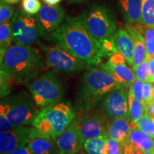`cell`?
I'll return each instance as SVG.
<instances>
[{
  "instance_id": "1",
  "label": "cell",
  "mask_w": 154,
  "mask_h": 154,
  "mask_svg": "<svg viewBox=\"0 0 154 154\" xmlns=\"http://www.w3.org/2000/svg\"><path fill=\"white\" fill-rule=\"evenodd\" d=\"M51 38L56 44L85 62L90 68L99 66L104 58L101 42L88 29L82 15L66 17Z\"/></svg>"
},
{
  "instance_id": "2",
  "label": "cell",
  "mask_w": 154,
  "mask_h": 154,
  "mask_svg": "<svg viewBox=\"0 0 154 154\" xmlns=\"http://www.w3.org/2000/svg\"><path fill=\"white\" fill-rule=\"evenodd\" d=\"M0 61V70L24 84L35 79L44 67L43 57L36 48L15 43L1 55Z\"/></svg>"
},
{
  "instance_id": "3",
  "label": "cell",
  "mask_w": 154,
  "mask_h": 154,
  "mask_svg": "<svg viewBox=\"0 0 154 154\" xmlns=\"http://www.w3.org/2000/svg\"><path fill=\"white\" fill-rule=\"evenodd\" d=\"M121 88H124L111 74L101 68L91 67L82 79L76 99L77 109L82 112L95 110L101 107L108 94Z\"/></svg>"
},
{
  "instance_id": "4",
  "label": "cell",
  "mask_w": 154,
  "mask_h": 154,
  "mask_svg": "<svg viewBox=\"0 0 154 154\" xmlns=\"http://www.w3.org/2000/svg\"><path fill=\"white\" fill-rule=\"evenodd\" d=\"M75 119V113L70 103L60 101L41 109L32 126L46 136L57 140Z\"/></svg>"
},
{
  "instance_id": "5",
  "label": "cell",
  "mask_w": 154,
  "mask_h": 154,
  "mask_svg": "<svg viewBox=\"0 0 154 154\" xmlns=\"http://www.w3.org/2000/svg\"><path fill=\"white\" fill-rule=\"evenodd\" d=\"M38 109L33 97L26 91L6 96L0 104V113L14 127L32 125L40 111Z\"/></svg>"
},
{
  "instance_id": "6",
  "label": "cell",
  "mask_w": 154,
  "mask_h": 154,
  "mask_svg": "<svg viewBox=\"0 0 154 154\" xmlns=\"http://www.w3.org/2000/svg\"><path fill=\"white\" fill-rule=\"evenodd\" d=\"M38 109H46L59 103L65 90L61 81L53 71L45 72L26 84Z\"/></svg>"
},
{
  "instance_id": "7",
  "label": "cell",
  "mask_w": 154,
  "mask_h": 154,
  "mask_svg": "<svg viewBox=\"0 0 154 154\" xmlns=\"http://www.w3.org/2000/svg\"><path fill=\"white\" fill-rule=\"evenodd\" d=\"M88 29L100 42L114 38L118 27L110 9L106 6L93 5L82 14Z\"/></svg>"
},
{
  "instance_id": "8",
  "label": "cell",
  "mask_w": 154,
  "mask_h": 154,
  "mask_svg": "<svg viewBox=\"0 0 154 154\" xmlns=\"http://www.w3.org/2000/svg\"><path fill=\"white\" fill-rule=\"evenodd\" d=\"M14 42L22 45L31 46L38 44L42 38H45L47 33L37 18L24 11H18L11 19Z\"/></svg>"
},
{
  "instance_id": "9",
  "label": "cell",
  "mask_w": 154,
  "mask_h": 154,
  "mask_svg": "<svg viewBox=\"0 0 154 154\" xmlns=\"http://www.w3.org/2000/svg\"><path fill=\"white\" fill-rule=\"evenodd\" d=\"M46 55L48 66L59 72L71 74L89 67L85 62L71 54L57 44H38Z\"/></svg>"
},
{
  "instance_id": "10",
  "label": "cell",
  "mask_w": 154,
  "mask_h": 154,
  "mask_svg": "<svg viewBox=\"0 0 154 154\" xmlns=\"http://www.w3.org/2000/svg\"><path fill=\"white\" fill-rule=\"evenodd\" d=\"M75 119L85 140L99 136H107V127L111 120L103 113L98 111H85Z\"/></svg>"
},
{
  "instance_id": "11",
  "label": "cell",
  "mask_w": 154,
  "mask_h": 154,
  "mask_svg": "<svg viewBox=\"0 0 154 154\" xmlns=\"http://www.w3.org/2000/svg\"><path fill=\"white\" fill-rule=\"evenodd\" d=\"M101 108L110 120L121 118L129 119L128 94L124 88L114 90L106 96Z\"/></svg>"
},
{
  "instance_id": "12",
  "label": "cell",
  "mask_w": 154,
  "mask_h": 154,
  "mask_svg": "<svg viewBox=\"0 0 154 154\" xmlns=\"http://www.w3.org/2000/svg\"><path fill=\"white\" fill-rule=\"evenodd\" d=\"M126 59L119 51L113 54L106 63L101 65V68L111 74L125 89L130 88L136 80L133 69L126 65Z\"/></svg>"
},
{
  "instance_id": "13",
  "label": "cell",
  "mask_w": 154,
  "mask_h": 154,
  "mask_svg": "<svg viewBox=\"0 0 154 154\" xmlns=\"http://www.w3.org/2000/svg\"><path fill=\"white\" fill-rule=\"evenodd\" d=\"M33 126H20L1 132L0 154H9L15 150L27 146Z\"/></svg>"
},
{
  "instance_id": "14",
  "label": "cell",
  "mask_w": 154,
  "mask_h": 154,
  "mask_svg": "<svg viewBox=\"0 0 154 154\" xmlns=\"http://www.w3.org/2000/svg\"><path fill=\"white\" fill-rule=\"evenodd\" d=\"M85 139L74 120L56 140L58 154H76L84 144Z\"/></svg>"
},
{
  "instance_id": "15",
  "label": "cell",
  "mask_w": 154,
  "mask_h": 154,
  "mask_svg": "<svg viewBox=\"0 0 154 154\" xmlns=\"http://www.w3.org/2000/svg\"><path fill=\"white\" fill-rule=\"evenodd\" d=\"M47 34H52L65 20V10L59 5H44L36 15Z\"/></svg>"
},
{
  "instance_id": "16",
  "label": "cell",
  "mask_w": 154,
  "mask_h": 154,
  "mask_svg": "<svg viewBox=\"0 0 154 154\" xmlns=\"http://www.w3.org/2000/svg\"><path fill=\"white\" fill-rule=\"evenodd\" d=\"M26 146L35 154H58L56 140L34 127Z\"/></svg>"
},
{
  "instance_id": "17",
  "label": "cell",
  "mask_w": 154,
  "mask_h": 154,
  "mask_svg": "<svg viewBox=\"0 0 154 154\" xmlns=\"http://www.w3.org/2000/svg\"><path fill=\"white\" fill-rule=\"evenodd\" d=\"M114 39L118 51L122 54L126 62L133 66L135 47L131 36L125 28H119L115 34Z\"/></svg>"
},
{
  "instance_id": "18",
  "label": "cell",
  "mask_w": 154,
  "mask_h": 154,
  "mask_svg": "<svg viewBox=\"0 0 154 154\" xmlns=\"http://www.w3.org/2000/svg\"><path fill=\"white\" fill-rule=\"evenodd\" d=\"M117 5L127 22L142 24V0H117Z\"/></svg>"
},
{
  "instance_id": "19",
  "label": "cell",
  "mask_w": 154,
  "mask_h": 154,
  "mask_svg": "<svg viewBox=\"0 0 154 154\" xmlns=\"http://www.w3.org/2000/svg\"><path fill=\"white\" fill-rule=\"evenodd\" d=\"M125 29L128 31L134 40L135 51L132 69L135 73L137 67L144 60H146V48L145 40H144L143 35L138 32V30L135 27L134 24H131V23H127L125 24Z\"/></svg>"
},
{
  "instance_id": "20",
  "label": "cell",
  "mask_w": 154,
  "mask_h": 154,
  "mask_svg": "<svg viewBox=\"0 0 154 154\" xmlns=\"http://www.w3.org/2000/svg\"><path fill=\"white\" fill-rule=\"evenodd\" d=\"M131 124L128 119L121 118L111 120L107 127V136L121 143H125L130 134Z\"/></svg>"
},
{
  "instance_id": "21",
  "label": "cell",
  "mask_w": 154,
  "mask_h": 154,
  "mask_svg": "<svg viewBox=\"0 0 154 154\" xmlns=\"http://www.w3.org/2000/svg\"><path fill=\"white\" fill-rule=\"evenodd\" d=\"M125 142H128L143 152L154 151L153 138L137 128L136 125H131L130 134Z\"/></svg>"
},
{
  "instance_id": "22",
  "label": "cell",
  "mask_w": 154,
  "mask_h": 154,
  "mask_svg": "<svg viewBox=\"0 0 154 154\" xmlns=\"http://www.w3.org/2000/svg\"><path fill=\"white\" fill-rule=\"evenodd\" d=\"M128 106L131 124L136 125L145 113V109L142 101L135 97L131 88L128 91Z\"/></svg>"
},
{
  "instance_id": "23",
  "label": "cell",
  "mask_w": 154,
  "mask_h": 154,
  "mask_svg": "<svg viewBox=\"0 0 154 154\" xmlns=\"http://www.w3.org/2000/svg\"><path fill=\"white\" fill-rule=\"evenodd\" d=\"M108 136H99L85 140L84 147L88 154H108Z\"/></svg>"
},
{
  "instance_id": "24",
  "label": "cell",
  "mask_w": 154,
  "mask_h": 154,
  "mask_svg": "<svg viewBox=\"0 0 154 154\" xmlns=\"http://www.w3.org/2000/svg\"><path fill=\"white\" fill-rule=\"evenodd\" d=\"M134 25L143 36L146 48V60L149 61L154 57V29L142 24Z\"/></svg>"
},
{
  "instance_id": "25",
  "label": "cell",
  "mask_w": 154,
  "mask_h": 154,
  "mask_svg": "<svg viewBox=\"0 0 154 154\" xmlns=\"http://www.w3.org/2000/svg\"><path fill=\"white\" fill-rule=\"evenodd\" d=\"M14 42L11 20L0 24V53L3 55Z\"/></svg>"
},
{
  "instance_id": "26",
  "label": "cell",
  "mask_w": 154,
  "mask_h": 154,
  "mask_svg": "<svg viewBox=\"0 0 154 154\" xmlns=\"http://www.w3.org/2000/svg\"><path fill=\"white\" fill-rule=\"evenodd\" d=\"M142 24L154 29V0H142Z\"/></svg>"
},
{
  "instance_id": "27",
  "label": "cell",
  "mask_w": 154,
  "mask_h": 154,
  "mask_svg": "<svg viewBox=\"0 0 154 154\" xmlns=\"http://www.w3.org/2000/svg\"><path fill=\"white\" fill-rule=\"evenodd\" d=\"M137 128L152 138H154V118L145 113L136 124Z\"/></svg>"
},
{
  "instance_id": "28",
  "label": "cell",
  "mask_w": 154,
  "mask_h": 154,
  "mask_svg": "<svg viewBox=\"0 0 154 154\" xmlns=\"http://www.w3.org/2000/svg\"><path fill=\"white\" fill-rule=\"evenodd\" d=\"M15 14L14 9L9 4L1 1L0 3V23L2 24L12 19Z\"/></svg>"
},
{
  "instance_id": "29",
  "label": "cell",
  "mask_w": 154,
  "mask_h": 154,
  "mask_svg": "<svg viewBox=\"0 0 154 154\" xmlns=\"http://www.w3.org/2000/svg\"><path fill=\"white\" fill-rule=\"evenodd\" d=\"M23 10L29 14H36L42 8V4L39 0H22Z\"/></svg>"
},
{
  "instance_id": "30",
  "label": "cell",
  "mask_w": 154,
  "mask_h": 154,
  "mask_svg": "<svg viewBox=\"0 0 154 154\" xmlns=\"http://www.w3.org/2000/svg\"><path fill=\"white\" fill-rule=\"evenodd\" d=\"M136 79L140 80L143 82H148L149 76V61L144 60L137 67L136 72Z\"/></svg>"
},
{
  "instance_id": "31",
  "label": "cell",
  "mask_w": 154,
  "mask_h": 154,
  "mask_svg": "<svg viewBox=\"0 0 154 154\" xmlns=\"http://www.w3.org/2000/svg\"><path fill=\"white\" fill-rule=\"evenodd\" d=\"M153 88L151 83L149 82H144L143 88V105L144 109L153 102Z\"/></svg>"
},
{
  "instance_id": "32",
  "label": "cell",
  "mask_w": 154,
  "mask_h": 154,
  "mask_svg": "<svg viewBox=\"0 0 154 154\" xmlns=\"http://www.w3.org/2000/svg\"><path fill=\"white\" fill-rule=\"evenodd\" d=\"M102 48L103 50V54H104V58L111 57L113 54L118 51L114 38H110V39L105 40V41L101 42Z\"/></svg>"
},
{
  "instance_id": "33",
  "label": "cell",
  "mask_w": 154,
  "mask_h": 154,
  "mask_svg": "<svg viewBox=\"0 0 154 154\" xmlns=\"http://www.w3.org/2000/svg\"><path fill=\"white\" fill-rule=\"evenodd\" d=\"M123 143L113 138H108V154H123Z\"/></svg>"
},
{
  "instance_id": "34",
  "label": "cell",
  "mask_w": 154,
  "mask_h": 154,
  "mask_svg": "<svg viewBox=\"0 0 154 154\" xmlns=\"http://www.w3.org/2000/svg\"><path fill=\"white\" fill-rule=\"evenodd\" d=\"M144 82L140 80L136 79L135 81L132 86H131L133 94L136 99L143 101V88Z\"/></svg>"
},
{
  "instance_id": "35",
  "label": "cell",
  "mask_w": 154,
  "mask_h": 154,
  "mask_svg": "<svg viewBox=\"0 0 154 154\" xmlns=\"http://www.w3.org/2000/svg\"><path fill=\"white\" fill-rule=\"evenodd\" d=\"M14 128V126L11 125L7 116L3 113H0V131H1V132L11 130Z\"/></svg>"
},
{
  "instance_id": "36",
  "label": "cell",
  "mask_w": 154,
  "mask_h": 154,
  "mask_svg": "<svg viewBox=\"0 0 154 154\" xmlns=\"http://www.w3.org/2000/svg\"><path fill=\"white\" fill-rule=\"evenodd\" d=\"M124 146V153L123 154H143L144 152L136 146L131 145L128 142L123 143Z\"/></svg>"
},
{
  "instance_id": "37",
  "label": "cell",
  "mask_w": 154,
  "mask_h": 154,
  "mask_svg": "<svg viewBox=\"0 0 154 154\" xmlns=\"http://www.w3.org/2000/svg\"><path fill=\"white\" fill-rule=\"evenodd\" d=\"M149 76L148 82L150 83L154 82V57L149 61Z\"/></svg>"
},
{
  "instance_id": "38",
  "label": "cell",
  "mask_w": 154,
  "mask_h": 154,
  "mask_svg": "<svg viewBox=\"0 0 154 154\" xmlns=\"http://www.w3.org/2000/svg\"><path fill=\"white\" fill-rule=\"evenodd\" d=\"M9 154H35V153L31 151L27 146H25V147L20 148V149L15 150V151L11 152V153Z\"/></svg>"
},
{
  "instance_id": "39",
  "label": "cell",
  "mask_w": 154,
  "mask_h": 154,
  "mask_svg": "<svg viewBox=\"0 0 154 154\" xmlns=\"http://www.w3.org/2000/svg\"><path fill=\"white\" fill-rule=\"evenodd\" d=\"M145 113H148L149 116L154 118V102L153 101L151 104L145 108Z\"/></svg>"
},
{
  "instance_id": "40",
  "label": "cell",
  "mask_w": 154,
  "mask_h": 154,
  "mask_svg": "<svg viewBox=\"0 0 154 154\" xmlns=\"http://www.w3.org/2000/svg\"><path fill=\"white\" fill-rule=\"evenodd\" d=\"M43 1L48 5H57L58 3H59L61 0H43Z\"/></svg>"
},
{
  "instance_id": "41",
  "label": "cell",
  "mask_w": 154,
  "mask_h": 154,
  "mask_svg": "<svg viewBox=\"0 0 154 154\" xmlns=\"http://www.w3.org/2000/svg\"><path fill=\"white\" fill-rule=\"evenodd\" d=\"M1 1L9 4V5H14V4H17L19 2H20V0H1Z\"/></svg>"
},
{
  "instance_id": "42",
  "label": "cell",
  "mask_w": 154,
  "mask_h": 154,
  "mask_svg": "<svg viewBox=\"0 0 154 154\" xmlns=\"http://www.w3.org/2000/svg\"><path fill=\"white\" fill-rule=\"evenodd\" d=\"M69 1L72 2L79 3V2H86L87 0H69Z\"/></svg>"
},
{
  "instance_id": "43",
  "label": "cell",
  "mask_w": 154,
  "mask_h": 154,
  "mask_svg": "<svg viewBox=\"0 0 154 154\" xmlns=\"http://www.w3.org/2000/svg\"><path fill=\"white\" fill-rule=\"evenodd\" d=\"M143 154H154V151H148V152H144Z\"/></svg>"
},
{
  "instance_id": "44",
  "label": "cell",
  "mask_w": 154,
  "mask_h": 154,
  "mask_svg": "<svg viewBox=\"0 0 154 154\" xmlns=\"http://www.w3.org/2000/svg\"><path fill=\"white\" fill-rule=\"evenodd\" d=\"M76 154H86V153H84V152H79V153H77Z\"/></svg>"
},
{
  "instance_id": "45",
  "label": "cell",
  "mask_w": 154,
  "mask_h": 154,
  "mask_svg": "<svg viewBox=\"0 0 154 154\" xmlns=\"http://www.w3.org/2000/svg\"><path fill=\"white\" fill-rule=\"evenodd\" d=\"M153 101L154 102V87H153Z\"/></svg>"
},
{
  "instance_id": "46",
  "label": "cell",
  "mask_w": 154,
  "mask_h": 154,
  "mask_svg": "<svg viewBox=\"0 0 154 154\" xmlns=\"http://www.w3.org/2000/svg\"><path fill=\"white\" fill-rule=\"evenodd\" d=\"M153 139H154V138H153Z\"/></svg>"
}]
</instances>
